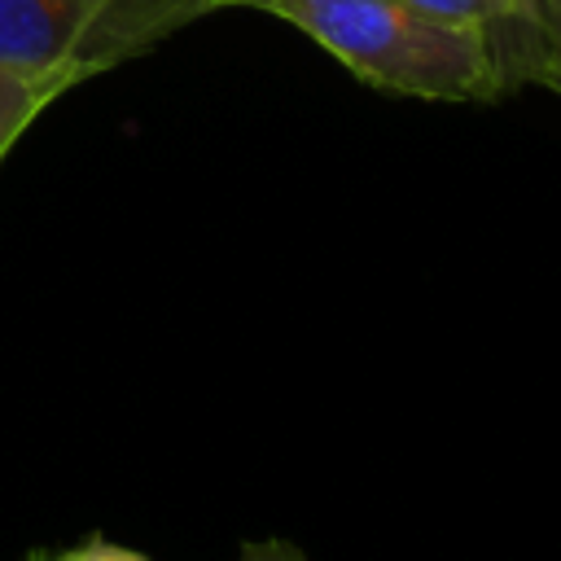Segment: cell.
<instances>
[{"mask_svg":"<svg viewBox=\"0 0 561 561\" xmlns=\"http://www.w3.org/2000/svg\"><path fill=\"white\" fill-rule=\"evenodd\" d=\"M513 4H517V13H522L526 22H535V26H539V22L548 18V4H552V0H513Z\"/></svg>","mask_w":561,"mask_h":561,"instance_id":"ba28073f","label":"cell"},{"mask_svg":"<svg viewBox=\"0 0 561 561\" xmlns=\"http://www.w3.org/2000/svg\"><path fill=\"white\" fill-rule=\"evenodd\" d=\"M35 561H149V557L136 552V548H127V543H110V539L92 535V539H83V543H75V548H61V552H53V557L35 552Z\"/></svg>","mask_w":561,"mask_h":561,"instance_id":"8992f818","label":"cell"},{"mask_svg":"<svg viewBox=\"0 0 561 561\" xmlns=\"http://www.w3.org/2000/svg\"><path fill=\"white\" fill-rule=\"evenodd\" d=\"M530 83H548L561 92V0H552L548 18L539 22V57H535Z\"/></svg>","mask_w":561,"mask_h":561,"instance_id":"5b68a950","label":"cell"},{"mask_svg":"<svg viewBox=\"0 0 561 561\" xmlns=\"http://www.w3.org/2000/svg\"><path fill=\"white\" fill-rule=\"evenodd\" d=\"M92 31L88 0H0V70L22 79H83V39Z\"/></svg>","mask_w":561,"mask_h":561,"instance_id":"7a4b0ae2","label":"cell"},{"mask_svg":"<svg viewBox=\"0 0 561 561\" xmlns=\"http://www.w3.org/2000/svg\"><path fill=\"white\" fill-rule=\"evenodd\" d=\"M237 561H311V557L289 539H245Z\"/></svg>","mask_w":561,"mask_h":561,"instance_id":"52a82bcc","label":"cell"},{"mask_svg":"<svg viewBox=\"0 0 561 561\" xmlns=\"http://www.w3.org/2000/svg\"><path fill=\"white\" fill-rule=\"evenodd\" d=\"M88 4H92V26H96L110 9H118V4H127V0H88ZM83 44H88V39H83Z\"/></svg>","mask_w":561,"mask_h":561,"instance_id":"9c48e42d","label":"cell"},{"mask_svg":"<svg viewBox=\"0 0 561 561\" xmlns=\"http://www.w3.org/2000/svg\"><path fill=\"white\" fill-rule=\"evenodd\" d=\"M548 9H552V4H548Z\"/></svg>","mask_w":561,"mask_h":561,"instance_id":"8fae6325","label":"cell"},{"mask_svg":"<svg viewBox=\"0 0 561 561\" xmlns=\"http://www.w3.org/2000/svg\"><path fill=\"white\" fill-rule=\"evenodd\" d=\"M61 92H66V83H57V79H22V75L0 70V158L31 127V118L44 105H53V96H61Z\"/></svg>","mask_w":561,"mask_h":561,"instance_id":"3957f363","label":"cell"},{"mask_svg":"<svg viewBox=\"0 0 561 561\" xmlns=\"http://www.w3.org/2000/svg\"><path fill=\"white\" fill-rule=\"evenodd\" d=\"M267 9L333 53L359 83L421 101H495L508 83L495 39L434 22L399 0H228Z\"/></svg>","mask_w":561,"mask_h":561,"instance_id":"6da1fadb","label":"cell"},{"mask_svg":"<svg viewBox=\"0 0 561 561\" xmlns=\"http://www.w3.org/2000/svg\"><path fill=\"white\" fill-rule=\"evenodd\" d=\"M399 4H408V9H416L425 18H434V22H447V26H478L486 35L526 22L513 0H399Z\"/></svg>","mask_w":561,"mask_h":561,"instance_id":"277c9868","label":"cell"},{"mask_svg":"<svg viewBox=\"0 0 561 561\" xmlns=\"http://www.w3.org/2000/svg\"><path fill=\"white\" fill-rule=\"evenodd\" d=\"M219 4H228V0H188V13H202V9H219Z\"/></svg>","mask_w":561,"mask_h":561,"instance_id":"30bf717a","label":"cell"},{"mask_svg":"<svg viewBox=\"0 0 561 561\" xmlns=\"http://www.w3.org/2000/svg\"><path fill=\"white\" fill-rule=\"evenodd\" d=\"M31 561H35V557H31Z\"/></svg>","mask_w":561,"mask_h":561,"instance_id":"7c38bea8","label":"cell"}]
</instances>
